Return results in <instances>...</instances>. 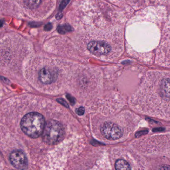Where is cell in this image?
I'll return each instance as SVG.
<instances>
[{"label":"cell","instance_id":"cell-12","mask_svg":"<svg viewBox=\"0 0 170 170\" xmlns=\"http://www.w3.org/2000/svg\"><path fill=\"white\" fill-rule=\"evenodd\" d=\"M76 112L78 115L82 116L84 113V108L83 107H79L76 109Z\"/></svg>","mask_w":170,"mask_h":170},{"label":"cell","instance_id":"cell-2","mask_svg":"<svg viewBox=\"0 0 170 170\" xmlns=\"http://www.w3.org/2000/svg\"><path fill=\"white\" fill-rule=\"evenodd\" d=\"M44 117L38 112H30L25 115L21 121V127L26 135L38 138L41 135L45 125Z\"/></svg>","mask_w":170,"mask_h":170},{"label":"cell","instance_id":"cell-3","mask_svg":"<svg viewBox=\"0 0 170 170\" xmlns=\"http://www.w3.org/2000/svg\"><path fill=\"white\" fill-rule=\"evenodd\" d=\"M156 63L161 66L170 67V16L165 24L156 51Z\"/></svg>","mask_w":170,"mask_h":170},{"label":"cell","instance_id":"cell-6","mask_svg":"<svg viewBox=\"0 0 170 170\" xmlns=\"http://www.w3.org/2000/svg\"><path fill=\"white\" fill-rule=\"evenodd\" d=\"M89 51L97 56H107L112 51V47L109 43L103 40L92 41L87 45Z\"/></svg>","mask_w":170,"mask_h":170},{"label":"cell","instance_id":"cell-4","mask_svg":"<svg viewBox=\"0 0 170 170\" xmlns=\"http://www.w3.org/2000/svg\"><path fill=\"white\" fill-rule=\"evenodd\" d=\"M64 134V128L61 123L55 120H50L45 123L42 139L49 145H56L63 140Z\"/></svg>","mask_w":170,"mask_h":170},{"label":"cell","instance_id":"cell-5","mask_svg":"<svg viewBox=\"0 0 170 170\" xmlns=\"http://www.w3.org/2000/svg\"><path fill=\"white\" fill-rule=\"evenodd\" d=\"M101 132L103 136L109 140H116L122 136L121 128L116 124L106 122L101 127Z\"/></svg>","mask_w":170,"mask_h":170},{"label":"cell","instance_id":"cell-10","mask_svg":"<svg viewBox=\"0 0 170 170\" xmlns=\"http://www.w3.org/2000/svg\"><path fill=\"white\" fill-rule=\"evenodd\" d=\"M57 31L59 33L63 34L67 32H71L72 31H73V30L70 25H64L59 26L57 28Z\"/></svg>","mask_w":170,"mask_h":170},{"label":"cell","instance_id":"cell-19","mask_svg":"<svg viewBox=\"0 0 170 170\" xmlns=\"http://www.w3.org/2000/svg\"><path fill=\"white\" fill-rule=\"evenodd\" d=\"M63 14L62 13H59L56 16V18L57 19H61L63 17Z\"/></svg>","mask_w":170,"mask_h":170},{"label":"cell","instance_id":"cell-11","mask_svg":"<svg viewBox=\"0 0 170 170\" xmlns=\"http://www.w3.org/2000/svg\"><path fill=\"white\" fill-rule=\"evenodd\" d=\"M25 5L30 8L34 9L39 6L42 3L40 1H25L24 2Z\"/></svg>","mask_w":170,"mask_h":170},{"label":"cell","instance_id":"cell-17","mask_svg":"<svg viewBox=\"0 0 170 170\" xmlns=\"http://www.w3.org/2000/svg\"><path fill=\"white\" fill-rule=\"evenodd\" d=\"M66 97L67 98V99L69 100V101H70V102L72 104H74L75 103V100H74V99L70 95H66Z\"/></svg>","mask_w":170,"mask_h":170},{"label":"cell","instance_id":"cell-7","mask_svg":"<svg viewBox=\"0 0 170 170\" xmlns=\"http://www.w3.org/2000/svg\"><path fill=\"white\" fill-rule=\"evenodd\" d=\"M10 160L13 166L19 170H25L27 168V158L21 150L13 151L10 155Z\"/></svg>","mask_w":170,"mask_h":170},{"label":"cell","instance_id":"cell-8","mask_svg":"<svg viewBox=\"0 0 170 170\" xmlns=\"http://www.w3.org/2000/svg\"><path fill=\"white\" fill-rule=\"evenodd\" d=\"M57 72L49 68L44 67L39 72V79L44 84H51L57 78Z\"/></svg>","mask_w":170,"mask_h":170},{"label":"cell","instance_id":"cell-1","mask_svg":"<svg viewBox=\"0 0 170 170\" xmlns=\"http://www.w3.org/2000/svg\"><path fill=\"white\" fill-rule=\"evenodd\" d=\"M130 101L145 111L170 113V71H149Z\"/></svg>","mask_w":170,"mask_h":170},{"label":"cell","instance_id":"cell-16","mask_svg":"<svg viewBox=\"0 0 170 170\" xmlns=\"http://www.w3.org/2000/svg\"><path fill=\"white\" fill-rule=\"evenodd\" d=\"M148 132V130H144V131H139L136 134V137H139V136H140L141 135H143L144 134H145L146 133H147Z\"/></svg>","mask_w":170,"mask_h":170},{"label":"cell","instance_id":"cell-14","mask_svg":"<svg viewBox=\"0 0 170 170\" xmlns=\"http://www.w3.org/2000/svg\"><path fill=\"white\" fill-rule=\"evenodd\" d=\"M57 101H58V102L62 104H63V105H64L65 107H69V105L67 103V102L65 100H64L63 99H62V98H60V99H57Z\"/></svg>","mask_w":170,"mask_h":170},{"label":"cell","instance_id":"cell-18","mask_svg":"<svg viewBox=\"0 0 170 170\" xmlns=\"http://www.w3.org/2000/svg\"><path fill=\"white\" fill-rule=\"evenodd\" d=\"M52 27V25L51 24H47L44 27V30L45 31H50L51 30Z\"/></svg>","mask_w":170,"mask_h":170},{"label":"cell","instance_id":"cell-13","mask_svg":"<svg viewBox=\"0 0 170 170\" xmlns=\"http://www.w3.org/2000/svg\"><path fill=\"white\" fill-rule=\"evenodd\" d=\"M157 170H170V166L169 165H163L160 166Z\"/></svg>","mask_w":170,"mask_h":170},{"label":"cell","instance_id":"cell-20","mask_svg":"<svg viewBox=\"0 0 170 170\" xmlns=\"http://www.w3.org/2000/svg\"><path fill=\"white\" fill-rule=\"evenodd\" d=\"M163 129H163L162 128H156V129H153V131H155V132H156V131H162V130H163Z\"/></svg>","mask_w":170,"mask_h":170},{"label":"cell","instance_id":"cell-9","mask_svg":"<svg viewBox=\"0 0 170 170\" xmlns=\"http://www.w3.org/2000/svg\"><path fill=\"white\" fill-rule=\"evenodd\" d=\"M116 170H131L130 165L123 159L117 160L115 164Z\"/></svg>","mask_w":170,"mask_h":170},{"label":"cell","instance_id":"cell-15","mask_svg":"<svg viewBox=\"0 0 170 170\" xmlns=\"http://www.w3.org/2000/svg\"><path fill=\"white\" fill-rule=\"evenodd\" d=\"M69 1H63L62 2V3H61V4H60V10H63V9H64V8L65 7V6H66V5H67V4L69 3Z\"/></svg>","mask_w":170,"mask_h":170}]
</instances>
